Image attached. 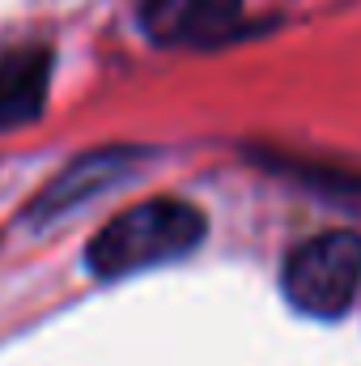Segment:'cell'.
<instances>
[{
  "label": "cell",
  "instance_id": "obj_1",
  "mask_svg": "<svg viewBox=\"0 0 361 366\" xmlns=\"http://www.w3.org/2000/svg\"><path fill=\"white\" fill-rule=\"evenodd\" d=\"M204 213L183 196H149L123 213H115L86 247V269L98 281L149 273L191 256L204 243Z\"/></svg>",
  "mask_w": 361,
  "mask_h": 366
},
{
  "label": "cell",
  "instance_id": "obj_2",
  "mask_svg": "<svg viewBox=\"0 0 361 366\" xmlns=\"http://www.w3.org/2000/svg\"><path fill=\"white\" fill-rule=\"evenodd\" d=\"M280 290L298 315L340 320L361 290V234L323 230L285 256Z\"/></svg>",
  "mask_w": 361,
  "mask_h": 366
},
{
  "label": "cell",
  "instance_id": "obj_3",
  "mask_svg": "<svg viewBox=\"0 0 361 366\" xmlns=\"http://www.w3.org/2000/svg\"><path fill=\"white\" fill-rule=\"evenodd\" d=\"M136 162H141V149H90V154L73 158L60 175H51V179L43 183L30 196V204H26L21 217L34 222V226L60 222L64 213L90 204L93 196L119 187V183L136 171Z\"/></svg>",
  "mask_w": 361,
  "mask_h": 366
},
{
  "label": "cell",
  "instance_id": "obj_4",
  "mask_svg": "<svg viewBox=\"0 0 361 366\" xmlns=\"http://www.w3.org/2000/svg\"><path fill=\"white\" fill-rule=\"evenodd\" d=\"M243 17V0H141V30L162 47L221 43Z\"/></svg>",
  "mask_w": 361,
  "mask_h": 366
},
{
  "label": "cell",
  "instance_id": "obj_5",
  "mask_svg": "<svg viewBox=\"0 0 361 366\" xmlns=\"http://www.w3.org/2000/svg\"><path fill=\"white\" fill-rule=\"evenodd\" d=\"M51 90V51L47 47H17L0 60V132L26 128L43 115Z\"/></svg>",
  "mask_w": 361,
  "mask_h": 366
}]
</instances>
